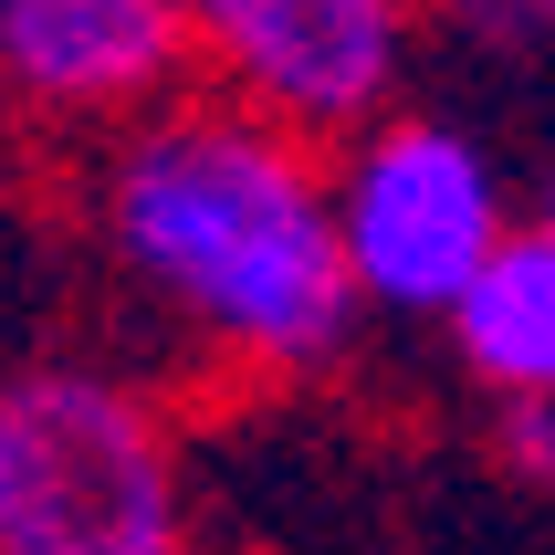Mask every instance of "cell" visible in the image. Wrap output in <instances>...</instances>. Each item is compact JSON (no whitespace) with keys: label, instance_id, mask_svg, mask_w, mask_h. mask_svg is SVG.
Instances as JSON below:
<instances>
[{"label":"cell","instance_id":"6da1fadb","mask_svg":"<svg viewBox=\"0 0 555 555\" xmlns=\"http://www.w3.org/2000/svg\"><path fill=\"white\" fill-rule=\"evenodd\" d=\"M85 242L116 294L179 346L189 367L242 388H305L367 336L336 251L325 147L189 85L85 147Z\"/></svg>","mask_w":555,"mask_h":555},{"label":"cell","instance_id":"277c9868","mask_svg":"<svg viewBox=\"0 0 555 555\" xmlns=\"http://www.w3.org/2000/svg\"><path fill=\"white\" fill-rule=\"evenodd\" d=\"M199 94L294 126L314 147L409 105V63L430 42V0H179Z\"/></svg>","mask_w":555,"mask_h":555},{"label":"cell","instance_id":"5b68a950","mask_svg":"<svg viewBox=\"0 0 555 555\" xmlns=\"http://www.w3.org/2000/svg\"><path fill=\"white\" fill-rule=\"evenodd\" d=\"M199 85L179 0H0V105L31 137L105 147Z\"/></svg>","mask_w":555,"mask_h":555},{"label":"cell","instance_id":"52a82bcc","mask_svg":"<svg viewBox=\"0 0 555 555\" xmlns=\"http://www.w3.org/2000/svg\"><path fill=\"white\" fill-rule=\"evenodd\" d=\"M430 11L482 53H555V0H430Z\"/></svg>","mask_w":555,"mask_h":555},{"label":"cell","instance_id":"ba28073f","mask_svg":"<svg viewBox=\"0 0 555 555\" xmlns=\"http://www.w3.org/2000/svg\"><path fill=\"white\" fill-rule=\"evenodd\" d=\"M493 451H503L514 482H545V493H555V399L545 409H503V420H493Z\"/></svg>","mask_w":555,"mask_h":555},{"label":"cell","instance_id":"7a4b0ae2","mask_svg":"<svg viewBox=\"0 0 555 555\" xmlns=\"http://www.w3.org/2000/svg\"><path fill=\"white\" fill-rule=\"evenodd\" d=\"M0 555H199L179 420L116 357L0 367Z\"/></svg>","mask_w":555,"mask_h":555},{"label":"cell","instance_id":"3957f363","mask_svg":"<svg viewBox=\"0 0 555 555\" xmlns=\"http://www.w3.org/2000/svg\"><path fill=\"white\" fill-rule=\"evenodd\" d=\"M325 199H336V251L346 294L367 325L399 336H440L482 262L525 231L514 168L493 157V137L440 105H388L357 137L325 147Z\"/></svg>","mask_w":555,"mask_h":555},{"label":"cell","instance_id":"8992f818","mask_svg":"<svg viewBox=\"0 0 555 555\" xmlns=\"http://www.w3.org/2000/svg\"><path fill=\"white\" fill-rule=\"evenodd\" d=\"M440 346H451V367L482 388L493 420L555 399V231L534 210H525V231L482 262V283L451 305Z\"/></svg>","mask_w":555,"mask_h":555},{"label":"cell","instance_id":"9c48e42d","mask_svg":"<svg viewBox=\"0 0 555 555\" xmlns=\"http://www.w3.org/2000/svg\"><path fill=\"white\" fill-rule=\"evenodd\" d=\"M534 220H545V231H555V168H545V189H534Z\"/></svg>","mask_w":555,"mask_h":555}]
</instances>
